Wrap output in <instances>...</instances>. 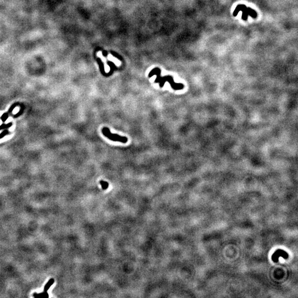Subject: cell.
<instances>
[{
	"instance_id": "cell-1",
	"label": "cell",
	"mask_w": 298,
	"mask_h": 298,
	"mask_svg": "<svg viewBox=\"0 0 298 298\" xmlns=\"http://www.w3.org/2000/svg\"><path fill=\"white\" fill-rule=\"evenodd\" d=\"M160 73H161V71L159 68H156L155 69H153V70H152L150 73H149V77H151L153 76L154 75H156L158 77L156 78V79L155 80V82L156 83H160V86L161 87H162L164 85V83L166 81H168L170 82V83L171 85V87L175 89H182L183 87V86L182 85V84H179V83H175V82H173V78L171 76H165L163 77H161L160 76Z\"/></svg>"
},
{
	"instance_id": "cell-2",
	"label": "cell",
	"mask_w": 298,
	"mask_h": 298,
	"mask_svg": "<svg viewBox=\"0 0 298 298\" xmlns=\"http://www.w3.org/2000/svg\"><path fill=\"white\" fill-rule=\"evenodd\" d=\"M102 132L104 136H106L111 140L118 141L122 143H126L128 141V138L127 137L120 136L116 134H112L111 133L109 129L106 127L103 128Z\"/></svg>"
},
{
	"instance_id": "cell-3",
	"label": "cell",
	"mask_w": 298,
	"mask_h": 298,
	"mask_svg": "<svg viewBox=\"0 0 298 298\" xmlns=\"http://www.w3.org/2000/svg\"><path fill=\"white\" fill-rule=\"evenodd\" d=\"M54 283V279L53 278H51L50 279L48 282L47 283V284L45 285L44 286V292L45 293H48V290L49 289V288H50L51 285L53 284V283Z\"/></svg>"
},
{
	"instance_id": "cell-4",
	"label": "cell",
	"mask_w": 298,
	"mask_h": 298,
	"mask_svg": "<svg viewBox=\"0 0 298 298\" xmlns=\"http://www.w3.org/2000/svg\"><path fill=\"white\" fill-rule=\"evenodd\" d=\"M33 297H35V298H48L49 297V295L48 293H45L44 292L43 293H39V294H37V293H34L33 294Z\"/></svg>"
},
{
	"instance_id": "cell-5",
	"label": "cell",
	"mask_w": 298,
	"mask_h": 298,
	"mask_svg": "<svg viewBox=\"0 0 298 298\" xmlns=\"http://www.w3.org/2000/svg\"><path fill=\"white\" fill-rule=\"evenodd\" d=\"M12 126V123H9L8 124H2V125H0V130L9 129V128H11Z\"/></svg>"
},
{
	"instance_id": "cell-6",
	"label": "cell",
	"mask_w": 298,
	"mask_h": 298,
	"mask_svg": "<svg viewBox=\"0 0 298 298\" xmlns=\"http://www.w3.org/2000/svg\"><path fill=\"white\" fill-rule=\"evenodd\" d=\"M9 134V130L7 129H4V130L0 134V139H2V138H3L4 137L6 136V135H8Z\"/></svg>"
},
{
	"instance_id": "cell-7",
	"label": "cell",
	"mask_w": 298,
	"mask_h": 298,
	"mask_svg": "<svg viewBox=\"0 0 298 298\" xmlns=\"http://www.w3.org/2000/svg\"><path fill=\"white\" fill-rule=\"evenodd\" d=\"M9 115L8 113H5L3 115L1 116V119L2 120L3 122H5L6 120L9 118Z\"/></svg>"
},
{
	"instance_id": "cell-8",
	"label": "cell",
	"mask_w": 298,
	"mask_h": 298,
	"mask_svg": "<svg viewBox=\"0 0 298 298\" xmlns=\"http://www.w3.org/2000/svg\"><path fill=\"white\" fill-rule=\"evenodd\" d=\"M100 183H101V184L102 185V188L103 189H106L108 187V183L106 182L101 181V182H100Z\"/></svg>"
}]
</instances>
